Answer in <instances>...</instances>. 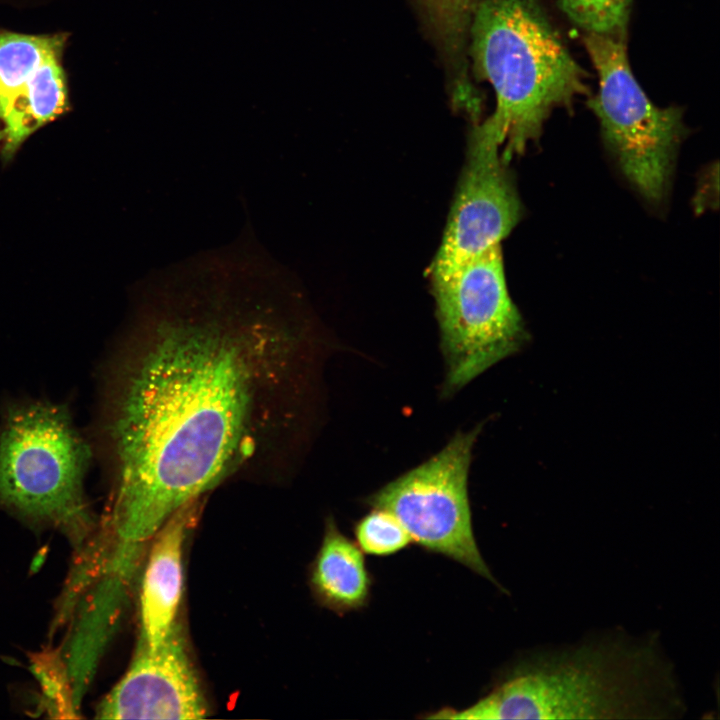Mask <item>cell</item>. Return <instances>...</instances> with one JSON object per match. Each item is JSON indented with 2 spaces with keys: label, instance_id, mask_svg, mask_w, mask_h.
<instances>
[{
  "label": "cell",
  "instance_id": "cell-15",
  "mask_svg": "<svg viewBox=\"0 0 720 720\" xmlns=\"http://www.w3.org/2000/svg\"><path fill=\"white\" fill-rule=\"evenodd\" d=\"M356 544L369 555L389 556L413 543L398 519L386 510L373 508L354 525Z\"/></svg>",
  "mask_w": 720,
  "mask_h": 720
},
{
  "label": "cell",
  "instance_id": "cell-13",
  "mask_svg": "<svg viewBox=\"0 0 720 720\" xmlns=\"http://www.w3.org/2000/svg\"><path fill=\"white\" fill-rule=\"evenodd\" d=\"M60 49L49 52L32 73L19 111L20 145L37 129L65 112L67 92Z\"/></svg>",
  "mask_w": 720,
  "mask_h": 720
},
{
  "label": "cell",
  "instance_id": "cell-14",
  "mask_svg": "<svg viewBox=\"0 0 720 720\" xmlns=\"http://www.w3.org/2000/svg\"><path fill=\"white\" fill-rule=\"evenodd\" d=\"M444 55L463 56L472 14L479 0H418Z\"/></svg>",
  "mask_w": 720,
  "mask_h": 720
},
{
  "label": "cell",
  "instance_id": "cell-2",
  "mask_svg": "<svg viewBox=\"0 0 720 720\" xmlns=\"http://www.w3.org/2000/svg\"><path fill=\"white\" fill-rule=\"evenodd\" d=\"M684 702L656 639L609 635L515 663L491 690L462 710L428 719H664Z\"/></svg>",
  "mask_w": 720,
  "mask_h": 720
},
{
  "label": "cell",
  "instance_id": "cell-3",
  "mask_svg": "<svg viewBox=\"0 0 720 720\" xmlns=\"http://www.w3.org/2000/svg\"><path fill=\"white\" fill-rule=\"evenodd\" d=\"M468 32L474 71L496 96L480 124L504 146L507 162L540 135L554 108L588 93L585 73L538 0H479Z\"/></svg>",
  "mask_w": 720,
  "mask_h": 720
},
{
  "label": "cell",
  "instance_id": "cell-9",
  "mask_svg": "<svg viewBox=\"0 0 720 720\" xmlns=\"http://www.w3.org/2000/svg\"><path fill=\"white\" fill-rule=\"evenodd\" d=\"M207 713L179 623L155 647L138 640L127 672L97 709L102 719L189 720Z\"/></svg>",
  "mask_w": 720,
  "mask_h": 720
},
{
  "label": "cell",
  "instance_id": "cell-8",
  "mask_svg": "<svg viewBox=\"0 0 720 720\" xmlns=\"http://www.w3.org/2000/svg\"><path fill=\"white\" fill-rule=\"evenodd\" d=\"M500 148L480 124L474 127L443 238L430 267L432 283L500 244L519 221L520 201Z\"/></svg>",
  "mask_w": 720,
  "mask_h": 720
},
{
  "label": "cell",
  "instance_id": "cell-1",
  "mask_svg": "<svg viewBox=\"0 0 720 720\" xmlns=\"http://www.w3.org/2000/svg\"><path fill=\"white\" fill-rule=\"evenodd\" d=\"M303 347L280 303L258 295L175 298L137 318L106 368L97 430L120 551L278 443Z\"/></svg>",
  "mask_w": 720,
  "mask_h": 720
},
{
  "label": "cell",
  "instance_id": "cell-16",
  "mask_svg": "<svg viewBox=\"0 0 720 720\" xmlns=\"http://www.w3.org/2000/svg\"><path fill=\"white\" fill-rule=\"evenodd\" d=\"M4 140V132L3 130H0V143Z\"/></svg>",
  "mask_w": 720,
  "mask_h": 720
},
{
  "label": "cell",
  "instance_id": "cell-11",
  "mask_svg": "<svg viewBox=\"0 0 720 720\" xmlns=\"http://www.w3.org/2000/svg\"><path fill=\"white\" fill-rule=\"evenodd\" d=\"M310 584L320 604L340 616L364 609L371 598L373 578L363 552L331 516L311 566Z\"/></svg>",
  "mask_w": 720,
  "mask_h": 720
},
{
  "label": "cell",
  "instance_id": "cell-6",
  "mask_svg": "<svg viewBox=\"0 0 720 720\" xmlns=\"http://www.w3.org/2000/svg\"><path fill=\"white\" fill-rule=\"evenodd\" d=\"M433 293L447 363L446 391L463 387L526 341L508 293L500 244L433 282Z\"/></svg>",
  "mask_w": 720,
  "mask_h": 720
},
{
  "label": "cell",
  "instance_id": "cell-7",
  "mask_svg": "<svg viewBox=\"0 0 720 720\" xmlns=\"http://www.w3.org/2000/svg\"><path fill=\"white\" fill-rule=\"evenodd\" d=\"M477 431L459 432L437 454L366 499L394 515L413 543L448 557L504 590L478 549L468 497Z\"/></svg>",
  "mask_w": 720,
  "mask_h": 720
},
{
  "label": "cell",
  "instance_id": "cell-5",
  "mask_svg": "<svg viewBox=\"0 0 720 720\" xmlns=\"http://www.w3.org/2000/svg\"><path fill=\"white\" fill-rule=\"evenodd\" d=\"M584 43L599 77L588 104L630 182L649 201L666 191L682 136L681 111L654 105L629 66L624 35L587 33Z\"/></svg>",
  "mask_w": 720,
  "mask_h": 720
},
{
  "label": "cell",
  "instance_id": "cell-4",
  "mask_svg": "<svg viewBox=\"0 0 720 720\" xmlns=\"http://www.w3.org/2000/svg\"><path fill=\"white\" fill-rule=\"evenodd\" d=\"M91 458L67 405L9 402L0 418V510L82 541L93 524L83 486Z\"/></svg>",
  "mask_w": 720,
  "mask_h": 720
},
{
  "label": "cell",
  "instance_id": "cell-10",
  "mask_svg": "<svg viewBox=\"0 0 720 720\" xmlns=\"http://www.w3.org/2000/svg\"><path fill=\"white\" fill-rule=\"evenodd\" d=\"M199 500L174 513L153 536L140 593L139 641L160 644L177 622L183 592V549Z\"/></svg>",
  "mask_w": 720,
  "mask_h": 720
},
{
  "label": "cell",
  "instance_id": "cell-12",
  "mask_svg": "<svg viewBox=\"0 0 720 720\" xmlns=\"http://www.w3.org/2000/svg\"><path fill=\"white\" fill-rule=\"evenodd\" d=\"M60 36L0 33V121L4 140L1 156L9 162L20 148L19 111L26 85L42 59L62 48Z\"/></svg>",
  "mask_w": 720,
  "mask_h": 720
}]
</instances>
